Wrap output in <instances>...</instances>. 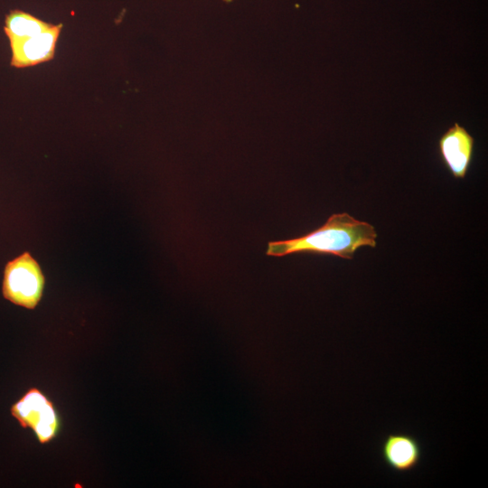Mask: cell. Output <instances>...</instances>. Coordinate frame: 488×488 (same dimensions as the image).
<instances>
[{"label":"cell","mask_w":488,"mask_h":488,"mask_svg":"<svg viewBox=\"0 0 488 488\" xmlns=\"http://www.w3.org/2000/svg\"><path fill=\"white\" fill-rule=\"evenodd\" d=\"M377 231L373 225L356 220L346 212L332 214L321 227L297 238L269 241L266 254L284 257L291 254L333 255L352 259L364 246L375 248Z\"/></svg>","instance_id":"cell-1"},{"label":"cell","mask_w":488,"mask_h":488,"mask_svg":"<svg viewBox=\"0 0 488 488\" xmlns=\"http://www.w3.org/2000/svg\"><path fill=\"white\" fill-rule=\"evenodd\" d=\"M44 283L40 265L25 251L5 265L2 294L16 305L34 309L42 299Z\"/></svg>","instance_id":"cell-2"},{"label":"cell","mask_w":488,"mask_h":488,"mask_svg":"<svg viewBox=\"0 0 488 488\" xmlns=\"http://www.w3.org/2000/svg\"><path fill=\"white\" fill-rule=\"evenodd\" d=\"M11 415L22 428H31L38 442L45 445L61 430V418L52 399L40 389L32 387L10 408Z\"/></svg>","instance_id":"cell-3"},{"label":"cell","mask_w":488,"mask_h":488,"mask_svg":"<svg viewBox=\"0 0 488 488\" xmlns=\"http://www.w3.org/2000/svg\"><path fill=\"white\" fill-rule=\"evenodd\" d=\"M474 137L455 122L438 138L437 151L444 166L455 179H464L474 155Z\"/></svg>","instance_id":"cell-4"},{"label":"cell","mask_w":488,"mask_h":488,"mask_svg":"<svg viewBox=\"0 0 488 488\" xmlns=\"http://www.w3.org/2000/svg\"><path fill=\"white\" fill-rule=\"evenodd\" d=\"M61 29V23L52 24L38 35L10 40L11 66L22 69L52 60Z\"/></svg>","instance_id":"cell-5"},{"label":"cell","mask_w":488,"mask_h":488,"mask_svg":"<svg viewBox=\"0 0 488 488\" xmlns=\"http://www.w3.org/2000/svg\"><path fill=\"white\" fill-rule=\"evenodd\" d=\"M380 452L386 465L399 474L408 473L417 468L423 454L418 439L401 432L385 436L380 443Z\"/></svg>","instance_id":"cell-6"},{"label":"cell","mask_w":488,"mask_h":488,"mask_svg":"<svg viewBox=\"0 0 488 488\" xmlns=\"http://www.w3.org/2000/svg\"><path fill=\"white\" fill-rule=\"evenodd\" d=\"M52 25V23H46L27 12L14 9L5 15L4 32L8 41L19 40L38 35Z\"/></svg>","instance_id":"cell-7"},{"label":"cell","mask_w":488,"mask_h":488,"mask_svg":"<svg viewBox=\"0 0 488 488\" xmlns=\"http://www.w3.org/2000/svg\"><path fill=\"white\" fill-rule=\"evenodd\" d=\"M222 1H224L225 3H230V2H232L233 0H222Z\"/></svg>","instance_id":"cell-8"}]
</instances>
